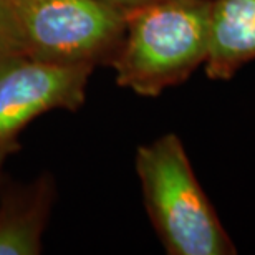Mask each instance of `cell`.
<instances>
[{"instance_id": "9", "label": "cell", "mask_w": 255, "mask_h": 255, "mask_svg": "<svg viewBox=\"0 0 255 255\" xmlns=\"http://www.w3.org/2000/svg\"><path fill=\"white\" fill-rule=\"evenodd\" d=\"M0 169H2V167H0ZM0 177H2V174H0Z\"/></svg>"}, {"instance_id": "5", "label": "cell", "mask_w": 255, "mask_h": 255, "mask_svg": "<svg viewBox=\"0 0 255 255\" xmlns=\"http://www.w3.org/2000/svg\"><path fill=\"white\" fill-rule=\"evenodd\" d=\"M57 196L53 176L42 174L0 194V255L42 254V236Z\"/></svg>"}, {"instance_id": "1", "label": "cell", "mask_w": 255, "mask_h": 255, "mask_svg": "<svg viewBox=\"0 0 255 255\" xmlns=\"http://www.w3.org/2000/svg\"><path fill=\"white\" fill-rule=\"evenodd\" d=\"M211 0H154L126 12V27L110 66L116 85L159 96L204 65Z\"/></svg>"}, {"instance_id": "3", "label": "cell", "mask_w": 255, "mask_h": 255, "mask_svg": "<svg viewBox=\"0 0 255 255\" xmlns=\"http://www.w3.org/2000/svg\"><path fill=\"white\" fill-rule=\"evenodd\" d=\"M25 57L58 65H110L126 12L101 0H5Z\"/></svg>"}, {"instance_id": "2", "label": "cell", "mask_w": 255, "mask_h": 255, "mask_svg": "<svg viewBox=\"0 0 255 255\" xmlns=\"http://www.w3.org/2000/svg\"><path fill=\"white\" fill-rule=\"evenodd\" d=\"M142 201L169 255H234L237 249L197 181L179 136L141 144L134 157Z\"/></svg>"}, {"instance_id": "4", "label": "cell", "mask_w": 255, "mask_h": 255, "mask_svg": "<svg viewBox=\"0 0 255 255\" xmlns=\"http://www.w3.org/2000/svg\"><path fill=\"white\" fill-rule=\"evenodd\" d=\"M95 66L23 58L0 73V167L18 149V134L52 110L76 111L85 103Z\"/></svg>"}, {"instance_id": "6", "label": "cell", "mask_w": 255, "mask_h": 255, "mask_svg": "<svg viewBox=\"0 0 255 255\" xmlns=\"http://www.w3.org/2000/svg\"><path fill=\"white\" fill-rule=\"evenodd\" d=\"M254 60L255 0H211L207 78L231 80Z\"/></svg>"}, {"instance_id": "7", "label": "cell", "mask_w": 255, "mask_h": 255, "mask_svg": "<svg viewBox=\"0 0 255 255\" xmlns=\"http://www.w3.org/2000/svg\"><path fill=\"white\" fill-rule=\"evenodd\" d=\"M27 58L20 43L17 28L8 12L7 2L0 0V73L10 65Z\"/></svg>"}, {"instance_id": "8", "label": "cell", "mask_w": 255, "mask_h": 255, "mask_svg": "<svg viewBox=\"0 0 255 255\" xmlns=\"http://www.w3.org/2000/svg\"><path fill=\"white\" fill-rule=\"evenodd\" d=\"M101 2H106L116 8L128 12V10L139 7V5H144V3H149V2H154V0H101Z\"/></svg>"}]
</instances>
